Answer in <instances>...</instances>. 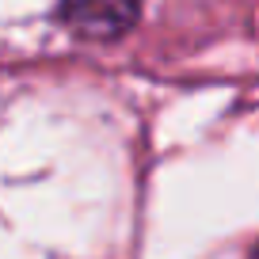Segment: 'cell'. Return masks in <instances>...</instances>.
Wrapping results in <instances>:
<instances>
[{"label": "cell", "mask_w": 259, "mask_h": 259, "mask_svg": "<svg viewBox=\"0 0 259 259\" xmlns=\"http://www.w3.org/2000/svg\"><path fill=\"white\" fill-rule=\"evenodd\" d=\"M54 19L76 38L114 42L141 23V8L138 4H57Z\"/></svg>", "instance_id": "cell-1"}]
</instances>
